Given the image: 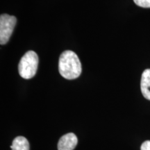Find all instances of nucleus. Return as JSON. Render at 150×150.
<instances>
[{"mask_svg": "<svg viewBox=\"0 0 150 150\" xmlns=\"http://www.w3.org/2000/svg\"><path fill=\"white\" fill-rule=\"evenodd\" d=\"M60 74L66 79L72 80L81 74V64L78 56L70 50L63 52L60 56L59 62Z\"/></svg>", "mask_w": 150, "mask_h": 150, "instance_id": "nucleus-1", "label": "nucleus"}, {"mask_svg": "<svg viewBox=\"0 0 150 150\" xmlns=\"http://www.w3.org/2000/svg\"><path fill=\"white\" fill-rule=\"evenodd\" d=\"M38 62V56L35 52H27L19 63V74L25 79L33 78L37 72Z\"/></svg>", "mask_w": 150, "mask_h": 150, "instance_id": "nucleus-2", "label": "nucleus"}, {"mask_svg": "<svg viewBox=\"0 0 150 150\" xmlns=\"http://www.w3.org/2000/svg\"><path fill=\"white\" fill-rule=\"evenodd\" d=\"M17 22L16 17L8 14L0 16V43L5 45L8 42Z\"/></svg>", "mask_w": 150, "mask_h": 150, "instance_id": "nucleus-3", "label": "nucleus"}, {"mask_svg": "<svg viewBox=\"0 0 150 150\" xmlns=\"http://www.w3.org/2000/svg\"><path fill=\"white\" fill-rule=\"evenodd\" d=\"M78 139L73 133H68L60 138L58 142L59 150H73L77 145Z\"/></svg>", "mask_w": 150, "mask_h": 150, "instance_id": "nucleus-4", "label": "nucleus"}, {"mask_svg": "<svg viewBox=\"0 0 150 150\" xmlns=\"http://www.w3.org/2000/svg\"><path fill=\"white\" fill-rule=\"evenodd\" d=\"M140 89L145 99L150 100V69L144 71L141 76Z\"/></svg>", "mask_w": 150, "mask_h": 150, "instance_id": "nucleus-5", "label": "nucleus"}, {"mask_svg": "<svg viewBox=\"0 0 150 150\" xmlns=\"http://www.w3.org/2000/svg\"><path fill=\"white\" fill-rule=\"evenodd\" d=\"M12 150H29V142L23 136L16 137L11 145Z\"/></svg>", "mask_w": 150, "mask_h": 150, "instance_id": "nucleus-6", "label": "nucleus"}, {"mask_svg": "<svg viewBox=\"0 0 150 150\" xmlns=\"http://www.w3.org/2000/svg\"><path fill=\"white\" fill-rule=\"evenodd\" d=\"M134 3L142 8H150V0H134Z\"/></svg>", "mask_w": 150, "mask_h": 150, "instance_id": "nucleus-7", "label": "nucleus"}, {"mask_svg": "<svg viewBox=\"0 0 150 150\" xmlns=\"http://www.w3.org/2000/svg\"><path fill=\"white\" fill-rule=\"evenodd\" d=\"M140 150H150V140H146L142 144Z\"/></svg>", "mask_w": 150, "mask_h": 150, "instance_id": "nucleus-8", "label": "nucleus"}]
</instances>
